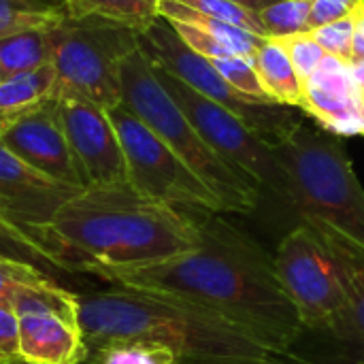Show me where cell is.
Listing matches in <instances>:
<instances>
[{"instance_id": "4fadbf2b", "label": "cell", "mask_w": 364, "mask_h": 364, "mask_svg": "<svg viewBox=\"0 0 364 364\" xmlns=\"http://www.w3.org/2000/svg\"><path fill=\"white\" fill-rule=\"evenodd\" d=\"M60 119L87 188L126 186V158L111 115L100 105L73 94H55Z\"/></svg>"}, {"instance_id": "f1b7e54d", "label": "cell", "mask_w": 364, "mask_h": 364, "mask_svg": "<svg viewBox=\"0 0 364 364\" xmlns=\"http://www.w3.org/2000/svg\"><path fill=\"white\" fill-rule=\"evenodd\" d=\"M309 34L324 49L326 55L350 64V60H352V41H354V13L339 19V21H333V23L320 26L316 30H309Z\"/></svg>"}, {"instance_id": "cb8c5ba5", "label": "cell", "mask_w": 364, "mask_h": 364, "mask_svg": "<svg viewBox=\"0 0 364 364\" xmlns=\"http://www.w3.org/2000/svg\"><path fill=\"white\" fill-rule=\"evenodd\" d=\"M311 0H279L258 13L267 38H284L309 32Z\"/></svg>"}, {"instance_id": "8fae6325", "label": "cell", "mask_w": 364, "mask_h": 364, "mask_svg": "<svg viewBox=\"0 0 364 364\" xmlns=\"http://www.w3.org/2000/svg\"><path fill=\"white\" fill-rule=\"evenodd\" d=\"M17 318V358L30 364H85V346L77 322V292L49 282L21 286Z\"/></svg>"}, {"instance_id": "f546056e", "label": "cell", "mask_w": 364, "mask_h": 364, "mask_svg": "<svg viewBox=\"0 0 364 364\" xmlns=\"http://www.w3.org/2000/svg\"><path fill=\"white\" fill-rule=\"evenodd\" d=\"M49 282H58V279L36 269H30L26 264H17V262L0 258V307H6L13 311V303L21 286H38V284H49Z\"/></svg>"}, {"instance_id": "d590c367", "label": "cell", "mask_w": 364, "mask_h": 364, "mask_svg": "<svg viewBox=\"0 0 364 364\" xmlns=\"http://www.w3.org/2000/svg\"><path fill=\"white\" fill-rule=\"evenodd\" d=\"M2 79H4V77H2V68H0V83H2Z\"/></svg>"}, {"instance_id": "5bb4252c", "label": "cell", "mask_w": 364, "mask_h": 364, "mask_svg": "<svg viewBox=\"0 0 364 364\" xmlns=\"http://www.w3.org/2000/svg\"><path fill=\"white\" fill-rule=\"evenodd\" d=\"M0 141L41 175L73 190L87 188L68 145L55 98L2 128Z\"/></svg>"}, {"instance_id": "7a4b0ae2", "label": "cell", "mask_w": 364, "mask_h": 364, "mask_svg": "<svg viewBox=\"0 0 364 364\" xmlns=\"http://www.w3.org/2000/svg\"><path fill=\"white\" fill-rule=\"evenodd\" d=\"M34 237L73 273L96 277L156 264L200 245L194 213L145 198L128 183L79 190Z\"/></svg>"}, {"instance_id": "ffe728a7", "label": "cell", "mask_w": 364, "mask_h": 364, "mask_svg": "<svg viewBox=\"0 0 364 364\" xmlns=\"http://www.w3.org/2000/svg\"><path fill=\"white\" fill-rule=\"evenodd\" d=\"M160 9V17H164L168 23H179V26H190V28H196L222 43H226L237 55H250L254 58L256 49L262 45V36L258 34H252L243 28H237L232 23H226L222 19H215V17H209L196 9H190L177 0H160L158 4Z\"/></svg>"}, {"instance_id": "d6a6232c", "label": "cell", "mask_w": 364, "mask_h": 364, "mask_svg": "<svg viewBox=\"0 0 364 364\" xmlns=\"http://www.w3.org/2000/svg\"><path fill=\"white\" fill-rule=\"evenodd\" d=\"M364 64V0L354 11V41H352V60L350 66Z\"/></svg>"}, {"instance_id": "6da1fadb", "label": "cell", "mask_w": 364, "mask_h": 364, "mask_svg": "<svg viewBox=\"0 0 364 364\" xmlns=\"http://www.w3.org/2000/svg\"><path fill=\"white\" fill-rule=\"evenodd\" d=\"M194 218L200 230L196 250L147 267L111 269L98 277L203 307L267 348L288 352L305 326L282 286L275 258L220 213L196 211Z\"/></svg>"}, {"instance_id": "44dd1931", "label": "cell", "mask_w": 364, "mask_h": 364, "mask_svg": "<svg viewBox=\"0 0 364 364\" xmlns=\"http://www.w3.org/2000/svg\"><path fill=\"white\" fill-rule=\"evenodd\" d=\"M51 66L49 26L28 28L0 38V68L2 77H19Z\"/></svg>"}, {"instance_id": "4316f807", "label": "cell", "mask_w": 364, "mask_h": 364, "mask_svg": "<svg viewBox=\"0 0 364 364\" xmlns=\"http://www.w3.org/2000/svg\"><path fill=\"white\" fill-rule=\"evenodd\" d=\"M213 66L241 94L258 98V100L273 102V100H269L264 96L262 87H260V79H258V73H256V66H254V58H250V55H230V58L215 60Z\"/></svg>"}, {"instance_id": "3957f363", "label": "cell", "mask_w": 364, "mask_h": 364, "mask_svg": "<svg viewBox=\"0 0 364 364\" xmlns=\"http://www.w3.org/2000/svg\"><path fill=\"white\" fill-rule=\"evenodd\" d=\"M77 322L87 354L143 341L171 350L179 364H288L282 352L203 307L124 286L77 292Z\"/></svg>"}, {"instance_id": "1f68e13d", "label": "cell", "mask_w": 364, "mask_h": 364, "mask_svg": "<svg viewBox=\"0 0 364 364\" xmlns=\"http://www.w3.org/2000/svg\"><path fill=\"white\" fill-rule=\"evenodd\" d=\"M17 358V318L11 309L0 307V364Z\"/></svg>"}, {"instance_id": "52a82bcc", "label": "cell", "mask_w": 364, "mask_h": 364, "mask_svg": "<svg viewBox=\"0 0 364 364\" xmlns=\"http://www.w3.org/2000/svg\"><path fill=\"white\" fill-rule=\"evenodd\" d=\"M58 90L111 111L122 105V60L139 47V32L105 19L64 15L49 26Z\"/></svg>"}, {"instance_id": "836d02e7", "label": "cell", "mask_w": 364, "mask_h": 364, "mask_svg": "<svg viewBox=\"0 0 364 364\" xmlns=\"http://www.w3.org/2000/svg\"><path fill=\"white\" fill-rule=\"evenodd\" d=\"M228 2H232V4H237L241 9H247L252 13H260L262 9H267V6H271V4H275L279 0H228Z\"/></svg>"}, {"instance_id": "74e56055", "label": "cell", "mask_w": 364, "mask_h": 364, "mask_svg": "<svg viewBox=\"0 0 364 364\" xmlns=\"http://www.w3.org/2000/svg\"><path fill=\"white\" fill-rule=\"evenodd\" d=\"M58 2H62V4H64V2H66V0H58Z\"/></svg>"}, {"instance_id": "484cf974", "label": "cell", "mask_w": 364, "mask_h": 364, "mask_svg": "<svg viewBox=\"0 0 364 364\" xmlns=\"http://www.w3.org/2000/svg\"><path fill=\"white\" fill-rule=\"evenodd\" d=\"M275 41H279L282 47L286 49V53H288L299 79L303 81V85L311 79V75L320 68V64L326 58L324 49L311 38L309 32H299V34L275 38Z\"/></svg>"}, {"instance_id": "5b68a950", "label": "cell", "mask_w": 364, "mask_h": 364, "mask_svg": "<svg viewBox=\"0 0 364 364\" xmlns=\"http://www.w3.org/2000/svg\"><path fill=\"white\" fill-rule=\"evenodd\" d=\"M119 77L122 107L136 115L211 188L226 213H252L258 207L262 188L222 160L203 141L188 115L156 77V70L141 47L132 49L122 60Z\"/></svg>"}, {"instance_id": "ac0fdd59", "label": "cell", "mask_w": 364, "mask_h": 364, "mask_svg": "<svg viewBox=\"0 0 364 364\" xmlns=\"http://www.w3.org/2000/svg\"><path fill=\"white\" fill-rule=\"evenodd\" d=\"M254 66L264 96L277 105L301 107L303 81L299 79L286 49L275 38H264L254 53Z\"/></svg>"}, {"instance_id": "ba28073f", "label": "cell", "mask_w": 364, "mask_h": 364, "mask_svg": "<svg viewBox=\"0 0 364 364\" xmlns=\"http://www.w3.org/2000/svg\"><path fill=\"white\" fill-rule=\"evenodd\" d=\"M151 62V60H149ZM156 77L171 94V98L181 107L192 126L198 130L203 141L230 166L254 179L262 192H271L277 200L290 207L292 186L286 168L282 166L273 147H269L260 136H256L235 113L222 105L209 100L207 96L192 90L188 83L171 75L168 70L151 62Z\"/></svg>"}, {"instance_id": "83f0119b", "label": "cell", "mask_w": 364, "mask_h": 364, "mask_svg": "<svg viewBox=\"0 0 364 364\" xmlns=\"http://www.w3.org/2000/svg\"><path fill=\"white\" fill-rule=\"evenodd\" d=\"M177 2H181V4H186L190 9H196V11H200V13H205L209 17L222 19L226 23H232L237 28H243V30H247L252 34H258V36L267 38L264 30H262V23L258 19V13L241 9V6H237V4H232L228 0H177Z\"/></svg>"}, {"instance_id": "8d00e7d4", "label": "cell", "mask_w": 364, "mask_h": 364, "mask_svg": "<svg viewBox=\"0 0 364 364\" xmlns=\"http://www.w3.org/2000/svg\"><path fill=\"white\" fill-rule=\"evenodd\" d=\"M360 96H363V102H364V87H363V90H360Z\"/></svg>"}, {"instance_id": "4dcf8cb0", "label": "cell", "mask_w": 364, "mask_h": 364, "mask_svg": "<svg viewBox=\"0 0 364 364\" xmlns=\"http://www.w3.org/2000/svg\"><path fill=\"white\" fill-rule=\"evenodd\" d=\"M363 0H311L309 11V30H316L320 26L339 21L348 15H352Z\"/></svg>"}, {"instance_id": "8992f818", "label": "cell", "mask_w": 364, "mask_h": 364, "mask_svg": "<svg viewBox=\"0 0 364 364\" xmlns=\"http://www.w3.org/2000/svg\"><path fill=\"white\" fill-rule=\"evenodd\" d=\"M139 47L156 66L168 70L198 94L235 113L256 136H260L273 149L282 147L305 122V113L296 107L258 100L235 90L218 73L211 60L192 51L179 38V34L164 17H158L147 30L139 34Z\"/></svg>"}, {"instance_id": "e575fe53", "label": "cell", "mask_w": 364, "mask_h": 364, "mask_svg": "<svg viewBox=\"0 0 364 364\" xmlns=\"http://www.w3.org/2000/svg\"><path fill=\"white\" fill-rule=\"evenodd\" d=\"M6 364H30V363H23V360H19V358H15V360H11V363Z\"/></svg>"}, {"instance_id": "603a6c76", "label": "cell", "mask_w": 364, "mask_h": 364, "mask_svg": "<svg viewBox=\"0 0 364 364\" xmlns=\"http://www.w3.org/2000/svg\"><path fill=\"white\" fill-rule=\"evenodd\" d=\"M66 15L58 0H0V38L28 28L53 26Z\"/></svg>"}, {"instance_id": "9c48e42d", "label": "cell", "mask_w": 364, "mask_h": 364, "mask_svg": "<svg viewBox=\"0 0 364 364\" xmlns=\"http://www.w3.org/2000/svg\"><path fill=\"white\" fill-rule=\"evenodd\" d=\"M122 141L128 186L177 211L226 213L211 188L126 107L109 111Z\"/></svg>"}, {"instance_id": "7402d4cb", "label": "cell", "mask_w": 364, "mask_h": 364, "mask_svg": "<svg viewBox=\"0 0 364 364\" xmlns=\"http://www.w3.org/2000/svg\"><path fill=\"white\" fill-rule=\"evenodd\" d=\"M158 4V0H66L64 11L75 19H105L141 34L160 17Z\"/></svg>"}, {"instance_id": "d4e9b609", "label": "cell", "mask_w": 364, "mask_h": 364, "mask_svg": "<svg viewBox=\"0 0 364 364\" xmlns=\"http://www.w3.org/2000/svg\"><path fill=\"white\" fill-rule=\"evenodd\" d=\"M85 364H179V360L166 348L143 341H122L87 354Z\"/></svg>"}, {"instance_id": "9a60e30c", "label": "cell", "mask_w": 364, "mask_h": 364, "mask_svg": "<svg viewBox=\"0 0 364 364\" xmlns=\"http://www.w3.org/2000/svg\"><path fill=\"white\" fill-rule=\"evenodd\" d=\"M318 126L337 136H364V102L352 66L326 55L303 85L299 107Z\"/></svg>"}, {"instance_id": "277c9868", "label": "cell", "mask_w": 364, "mask_h": 364, "mask_svg": "<svg viewBox=\"0 0 364 364\" xmlns=\"http://www.w3.org/2000/svg\"><path fill=\"white\" fill-rule=\"evenodd\" d=\"M301 222L320 224L364 254V188L337 134L303 126L275 149Z\"/></svg>"}, {"instance_id": "f35d334b", "label": "cell", "mask_w": 364, "mask_h": 364, "mask_svg": "<svg viewBox=\"0 0 364 364\" xmlns=\"http://www.w3.org/2000/svg\"><path fill=\"white\" fill-rule=\"evenodd\" d=\"M158 2H160V0H158Z\"/></svg>"}, {"instance_id": "7c38bea8", "label": "cell", "mask_w": 364, "mask_h": 364, "mask_svg": "<svg viewBox=\"0 0 364 364\" xmlns=\"http://www.w3.org/2000/svg\"><path fill=\"white\" fill-rule=\"evenodd\" d=\"M309 226L318 230L341 269L348 307L326 328L303 331L284 356L288 364H364V254L333 230L320 224Z\"/></svg>"}, {"instance_id": "e0dca14e", "label": "cell", "mask_w": 364, "mask_h": 364, "mask_svg": "<svg viewBox=\"0 0 364 364\" xmlns=\"http://www.w3.org/2000/svg\"><path fill=\"white\" fill-rule=\"evenodd\" d=\"M0 258L36 269L58 279L60 284L68 275H75L70 267L55 252H51L45 243H41L30 230H26L4 209L2 203H0Z\"/></svg>"}, {"instance_id": "30bf717a", "label": "cell", "mask_w": 364, "mask_h": 364, "mask_svg": "<svg viewBox=\"0 0 364 364\" xmlns=\"http://www.w3.org/2000/svg\"><path fill=\"white\" fill-rule=\"evenodd\" d=\"M273 258L305 331L326 328L343 314L348 307L346 282L316 228L301 222L279 241Z\"/></svg>"}, {"instance_id": "2e32d148", "label": "cell", "mask_w": 364, "mask_h": 364, "mask_svg": "<svg viewBox=\"0 0 364 364\" xmlns=\"http://www.w3.org/2000/svg\"><path fill=\"white\" fill-rule=\"evenodd\" d=\"M77 192L41 175L0 141V203L32 235L43 230Z\"/></svg>"}, {"instance_id": "d6986e66", "label": "cell", "mask_w": 364, "mask_h": 364, "mask_svg": "<svg viewBox=\"0 0 364 364\" xmlns=\"http://www.w3.org/2000/svg\"><path fill=\"white\" fill-rule=\"evenodd\" d=\"M58 94V79L53 66L9 77L0 83V130L21 119L34 109L43 107Z\"/></svg>"}]
</instances>
